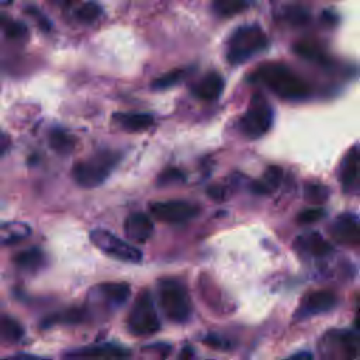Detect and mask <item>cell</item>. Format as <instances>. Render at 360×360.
<instances>
[{
	"instance_id": "6da1fadb",
	"label": "cell",
	"mask_w": 360,
	"mask_h": 360,
	"mask_svg": "<svg viewBox=\"0 0 360 360\" xmlns=\"http://www.w3.org/2000/svg\"><path fill=\"white\" fill-rule=\"evenodd\" d=\"M253 76L284 100H302L309 94L308 84L283 63H264L255 70Z\"/></svg>"
},
{
	"instance_id": "7a4b0ae2",
	"label": "cell",
	"mask_w": 360,
	"mask_h": 360,
	"mask_svg": "<svg viewBox=\"0 0 360 360\" xmlns=\"http://www.w3.org/2000/svg\"><path fill=\"white\" fill-rule=\"evenodd\" d=\"M269 45L267 35L257 24L238 27L228 39L226 60L231 65H240L264 51Z\"/></svg>"
},
{
	"instance_id": "3957f363",
	"label": "cell",
	"mask_w": 360,
	"mask_h": 360,
	"mask_svg": "<svg viewBox=\"0 0 360 360\" xmlns=\"http://www.w3.org/2000/svg\"><path fill=\"white\" fill-rule=\"evenodd\" d=\"M120 160V155L111 150H101L77 162L72 169L73 180L84 188H94L103 184Z\"/></svg>"
},
{
	"instance_id": "277c9868",
	"label": "cell",
	"mask_w": 360,
	"mask_h": 360,
	"mask_svg": "<svg viewBox=\"0 0 360 360\" xmlns=\"http://www.w3.org/2000/svg\"><path fill=\"white\" fill-rule=\"evenodd\" d=\"M159 302L165 315L173 322H186L193 311L186 285L176 278H163L158 284Z\"/></svg>"
},
{
	"instance_id": "5b68a950",
	"label": "cell",
	"mask_w": 360,
	"mask_h": 360,
	"mask_svg": "<svg viewBox=\"0 0 360 360\" xmlns=\"http://www.w3.org/2000/svg\"><path fill=\"white\" fill-rule=\"evenodd\" d=\"M321 360H359L360 339L347 329H330L319 340Z\"/></svg>"
},
{
	"instance_id": "8992f818",
	"label": "cell",
	"mask_w": 360,
	"mask_h": 360,
	"mask_svg": "<svg viewBox=\"0 0 360 360\" xmlns=\"http://www.w3.org/2000/svg\"><path fill=\"white\" fill-rule=\"evenodd\" d=\"M127 325L128 330L135 336H149L160 329V321L148 290H142L135 298L127 318Z\"/></svg>"
},
{
	"instance_id": "52a82bcc",
	"label": "cell",
	"mask_w": 360,
	"mask_h": 360,
	"mask_svg": "<svg viewBox=\"0 0 360 360\" xmlns=\"http://www.w3.org/2000/svg\"><path fill=\"white\" fill-rule=\"evenodd\" d=\"M273 124V110L262 94L252 97L250 105L240 120V128L245 136L257 139L267 134Z\"/></svg>"
},
{
	"instance_id": "ba28073f",
	"label": "cell",
	"mask_w": 360,
	"mask_h": 360,
	"mask_svg": "<svg viewBox=\"0 0 360 360\" xmlns=\"http://www.w3.org/2000/svg\"><path fill=\"white\" fill-rule=\"evenodd\" d=\"M90 240L107 256H111L117 260L128 263H139L142 260V252L138 248L125 242L107 229H93L90 232Z\"/></svg>"
},
{
	"instance_id": "9c48e42d",
	"label": "cell",
	"mask_w": 360,
	"mask_h": 360,
	"mask_svg": "<svg viewBox=\"0 0 360 360\" xmlns=\"http://www.w3.org/2000/svg\"><path fill=\"white\" fill-rule=\"evenodd\" d=\"M150 214L160 222L166 224H181L190 221L198 215L200 208L188 201L183 200H167L155 201L150 204Z\"/></svg>"
},
{
	"instance_id": "30bf717a",
	"label": "cell",
	"mask_w": 360,
	"mask_h": 360,
	"mask_svg": "<svg viewBox=\"0 0 360 360\" xmlns=\"http://www.w3.org/2000/svg\"><path fill=\"white\" fill-rule=\"evenodd\" d=\"M131 350L117 343H96L70 350L65 354L66 360H125Z\"/></svg>"
},
{
	"instance_id": "8fae6325",
	"label": "cell",
	"mask_w": 360,
	"mask_h": 360,
	"mask_svg": "<svg viewBox=\"0 0 360 360\" xmlns=\"http://www.w3.org/2000/svg\"><path fill=\"white\" fill-rule=\"evenodd\" d=\"M131 287L127 283H103L89 291L90 304H100L103 308L115 309L129 297Z\"/></svg>"
},
{
	"instance_id": "7c38bea8",
	"label": "cell",
	"mask_w": 360,
	"mask_h": 360,
	"mask_svg": "<svg viewBox=\"0 0 360 360\" xmlns=\"http://www.w3.org/2000/svg\"><path fill=\"white\" fill-rule=\"evenodd\" d=\"M339 180L345 193H360V145L352 146L345 155Z\"/></svg>"
},
{
	"instance_id": "4fadbf2b",
	"label": "cell",
	"mask_w": 360,
	"mask_h": 360,
	"mask_svg": "<svg viewBox=\"0 0 360 360\" xmlns=\"http://www.w3.org/2000/svg\"><path fill=\"white\" fill-rule=\"evenodd\" d=\"M332 238L346 246L360 248V219L353 214L339 215L330 226Z\"/></svg>"
},
{
	"instance_id": "5bb4252c",
	"label": "cell",
	"mask_w": 360,
	"mask_h": 360,
	"mask_svg": "<svg viewBox=\"0 0 360 360\" xmlns=\"http://www.w3.org/2000/svg\"><path fill=\"white\" fill-rule=\"evenodd\" d=\"M336 301L338 298L332 291L321 290V291L309 292L302 298L301 305L297 311V316L307 318V316L328 312L336 305Z\"/></svg>"
},
{
	"instance_id": "9a60e30c",
	"label": "cell",
	"mask_w": 360,
	"mask_h": 360,
	"mask_svg": "<svg viewBox=\"0 0 360 360\" xmlns=\"http://www.w3.org/2000/svg\"><path fill=\"white\" fill-rule=\"evenodd\" d=\"M125 236L136 243L146 242L153 233V222L143 212H134L124 222Z\"/></svg>"
},
{
	"instance_id": "2e32d148",
	"label": "cell",
	"mask_w": 360,
	"mask_h": 360,
	"mask_svg": "<svg viewBox=\"0 0 360 360\" xmlns=\"http://www.w3.org/2000/svg\"><path fill=\"white\" fill-rule=\"evenodd\" d=\"M112 120L128 132H141L153 125V117L146 112H115Z\"/></svg>"
},
{
	"instance_id": "e0dca14e",
	"label": "cell",
	"mask_w": 360,
	"mask_h": 360,
	"mask_svg": "<svg viewBox=\"0 0 360 360\" xmlns=\"http://www.w3.org/2000/svg\"><path fill=\"white\" fill-rule=\"evenodd\" d=\"M295 246L300 248L301 250L307 252L308 255L316 256V257L326 256L332 252L330 243L316 232H309V233L298 236L295 239Z\"/></svg>"
},
{
	"instance_id": "ac0fdd59",
	"label": "cell",
	"mask_w": 360,
	"mask_h": 360,
	"mask_svg": "<svg viewBox=\"0 0 360 360\" xmlns=\"http://www.w3.org/2000/svg\"><path fill=\"white\" fill-rule=\"evenodd\" d=\"M222 90H224V79L218 73L212 72L204 76L197 83V86L194 87V94L201 100L212 101L219 97Z\"/></svg>"
},
{
	"instance_id": "d6986e66",
	"label": "cell",
	"mask_w": 360,
	"mask_h": 360,
	"mask_svg": "<svg viewBox=\"0 0 360 360\" xmlns=\"http://www.w3.org/2000/svg\"><path fill=\"white\" fill-rule=\"evenodd\" d=\"M13 263L24 271H37L45 263V255L38 248H30L13 256Z\"/></svg>"
},
{
	"instance_id": "ffe728a7",
	"label": "cell",
	"mask_w": 360,
	"mask_h": 360,
	"mask_svg": "<svg viewBox=\"0 0 360 360\" xmlns=\"http://www.w3.org/2000/svg\"><path fill=\"white\" fill-rule=\"evenodd\" d=\"M31 233V228L24 222H1L0 224V245H11L25 239Z\"/></svg>"
},
{
	"instance_id": "44dd1931",
	"label": "cell",
	"mask_w": 360,
	"mask_h": 360,
	"mask_svg": "<svg viewBox=\"0 0 360 360\" xmlns=\"http://www.w3.org/2000/svg\"><path fill=\"white\" fill-rule=\"evenodd\" d=\"M283 179V170L278 166H269L263 177L253 183L252 190L257 194H269L274 191Z\"/></svg>"
},
{
	"instance_id": "7402d4cb",
	"label": "cell",
	"mask_w": 360,
	"mask_h": 360,
	"mask_svg": "<svg viewBox=\"0 0 360 360\" xmlns=\"http://www.w3.org/2000/svg\"><path fill=\"white\" fill-rule=\"evenodd\" d=\"M49 146L59 155H70L76 148V139L63 129H52L48 135Z\"/></svg>"
},
{
	"instance_id": "603a6c76",
	"label": "cell",
	"mask_w": 360,
	"mask_h": 360,
	"mask_svg": "<svg viewBox=\"0 0 360 360\" xmlns=\"http://www.w3.org/2000/svg\"><path fill=\"white\" fill-rule=\"evenodd\" d=\"M24 335V328L13 318L4 316L0 319V340L6 343H17Z\"/></svg>"
},
{
	"instance_id": "cb8c5ba5",
	"label": "cell",
	"mask_w": 360,
	"mask_h": 360,
	"mask_svg": "<svg viewBox=\"0 0 360 360\" xmlns=\"http://www.w3.org/2000/svg\"><path fill=\"white\" fill-rule=\"evenodd\" d=\"M250 0H214L212 8L219 17H231L249 8Z\"/></svg>"
},
{
	"instance_id": "d4e9b609",
	"label": "cell",
	"mask_w": 360,
	"mask_h": 360,
	"mask_svg": "<svg viewBox=\"0 0 360 360\" xmlns=\"http://www.w3.org/2000/svg\"><path fill=\"white\" fill-rule=\"evenodd\" d=\"M294 52L304 58V59H308V60H312V62H316V63H321V65H328V58L323 55V52L314 44H309V42H300L294 46Z\"/></svg>"
},
{
	"instance_id": "484cf974",
	"label": "cell",
	"mask_w": 360,
	"mask_h": 360,
	"mask_svg": "<svg viewBox=\"0 0 360 360\" xmlns=\"http://www.w3.org/2000/svg\"><path fill=\"white\" fill-rule=\"evenodd\" d=\"M87 316V311L83 308H70L63 312L52 315L45 323L46 325H53V323H77L84 321Z\"/></svg>"
},
{
	"instance_id": "4316f807",
	"label": "cell",
	"mask_w": 360,
	"mask_h": 360,
	"mask_svg": "<svg viewBox=\"0 0 360 360\" xmlns=\"http://www.w3.org/2000/svg\"><path fill=\"white\" fill-rule=\"evenodd\" d=\"M283 18L292 25H302L309 20V13L300 4H288L283 10Z\"/></svg>"
},
{
	"instance_id": "83f0119b",
	"label": "cell",
	"mask_w": 360,
	"mask_h": 360,
	"mask_svg": "<svg viewBox=\"0 0 360 360\" xmlns=\"http://www.w3.org/2000/svg\"><path fill=\"white\" fill-rule=\"evenodd\" d=\"M329 197V188L319 183H308L304 187V198L311 204H322Z\"/></svg>"
},
{
	"instance_id": "f1b7e54d",
	"label": "cell",
	"mask_w": 360,
	"mask_h": 360,
	"mask_svg": "<svg viewBox=\"0 0 360 360\" xmlns=\"http://www.w3.org/2000/svg\"><path fill=\"white\" fill-rule=\"evenodd\" d=\"M183 75H184V72L181 69H176V70L167 72L163 76H160V77H158V79H155L152 82V89H155V90H166L169 87H173V86H176L183 79Z\"/></svg>"
},
{
	"instance_id": "f546056e",
	"label": "cell",
	"mask_w": 360,
	"mask_h": 360,
	"mask_svg": "<svg viewBox=\"0 0 360 360\" xmlns=\"http://www.w3.org/2000/svg\"><path fill=\"white\" fill-rule=\"evenodd\" d=\"M101 14V8L98 4L96 3H84L79 7V10L76 11V17L80 22L83 24H90L94 22Z\"/></svg>"
},
{
	"instance_id": "4dcf8cb0",
	"label": "cell",
	"mask_w": 360,
	"mask_h": 360,
	"mask_svg": "<svg viewBox=\"0 0 360 360\" xmlns=\"http://www.w3.org/2000/svg\"><path fill=\"white\" fill-rule=\"evenodd\" d=\"M1 25H3V30L6 32V35L11 39H20L22 38L24 35H27V28L24 24L18 22V21H14V20H4L1 21Z\"/></svg>"
},
{
	"instance_id": "1f68e13d",
	"label": "cell",
	"mask_w": 360,
	"mask_h": 360,
	"mask_svg": "<svg viewBox=\"0 0 360 360\" xmlns=\"http://www.w3.org/2000/svg\"><path fill=\"white\" fill-rule=\"evenodd\" d=\"M184 181V174L176 169V167H169L163 170L159 177H158V184L159 186H169V184H177Z\"/></svg>"
},
{
	"instance_id": "d6a6232c",
	"label": "cell",
	"mask_w": 360,
	"mask_h": 360,
	"mask_svg": "<svg viewBox=\"0 0 360 360\" xmlns=\"http://www.w3.org/2000/svg\"><path fill=\"white\" fill-rule=\"evenodd\" d=\"M323 215H325V212L322 208H308L298 214L297 221L300 224H312V222L319 221Z\"/></svg>"
},
{
	"instance_id": "836d02e7",
	"label": "cell",
	"mask_w": 360,
	"mask_h": 360,
	"mask_svg": "<svg viewBox=\"0 0 360 360\" xmlns=\"http://www.w3.org/2000/svg\"><path fill=\"white\" fill-rule=\"evenodd\" d=\"M28 13H30L32 17H35V20L38 21V24H39V27H41L42 30L49 31L51 24H49V21H48V18H46L39 10H37L35 7H31V8H28Z\"/></svg>"
},
{
	"instance_id": "e575fe53",
	"label": "cell",
	"mask_w": 360,
	"mask_h": 360,
	"mask_svg": "<svg viewBox=\"0 0 360 360\" xmlns=\"http://www.w3.org/2000/svg\"><path fill=\"white\" fill-rule=\"evenodd\" d=\"M207 193H208V195H210L212 200H215V201H222V200H225V197H226V193H225L224 187H221V186H212V187H210V188L207 190Z\"/></svg>"
},
{
	"instance_id": "d590c367",
	"label": "cell",
	"mask_w": 360,
	"mask_h": 360,
	"mask_svg": "<svg viewBox=\"0 0 360 360\" xmlns=\"http://www.w3.org/2000/svg\"><path fill=\"white\" fill-rule=\"evenodd\" d=\"M3 360H49V359L41 357V356H35V354L20 353V354H15V356H11V357H6V359H3Z\"/></svg>"
},
{
	"instance_id": "8d00e7d4",
	"label": "cell",
	"mask_w": 360,
	"mask_h": 360,
	"mask_svg": "<svg viewBox=\"0 0 360 360\" xmlns=\"http://www.w3.org/2000/svg\"><path fill=\"white\" fill-rule=\"evenodd\" d=\"M193 356H194L193 347H191V346H184V347L180 350V353H179V356H177L176 360H191Z\"/></svg>"
},
{
	"instance_id": "74e56055",
	"label": "cell",
	"mask_w": 360,
	"mask_h": 360,
	"mask_svg": "<svg viewBox=\"0 0 360 360\" xmlns=\"http://www.w3.org/2000/svg\"><path fill=\"white\" fill-rule=\"evenodd\" d=\"M287 360H312V356L308 352H301V353H297V354L288 357Z\"/></svg>"
},
{
	"instance_id": "f35d334b",
	"label": "cell",
	"mask_w": 360,
	"mask_h": 360,
	"mask_svg": "<svg viewBox=\"0 0 360 360\" xmlns=\"http://www.w3.org/2000/svg\"><path fill=\"white\" fill-rule=\"evenodd\" d=\"M7 145H8L7 138L0 132V153H3V150L7 148Z\"/></svg>"
},
{
	"instance_id": "ab89813d",
	"label": "cell",
	"mask_w": 360,
	"mask_h": 360,
	"mask_svg": "<svg viewBox=\"0 0 360 360\" xmlns=\"http://www.w3.org/2000/svg\"><path fill=\"white\" fill-rule=\"evenodd\" d=\"M204 342H205V343H207V345H212V343H214V342H212V339H211V338H208V339H205V340H204ZM214 346H222V342H221V340H219V339H217V343H215V345H214Z\"/></svg>"
},
{
	"instance_id": "60d3db41",
	"label": "cell",
	"mask_w": 360,
	"mask_h": 360,
	"mask_svg": "<svg viewBox=\"0 0 360 360\" xmlns=\"http://www.w3.org/2000/svg\"><path fill=\"white\" fill-rule=\"evenodd\" d=\"M354 323H356V328H357V329H360V305H359V308H357V315H356V321H354Z\"/></svg>"
}]
</instances>
